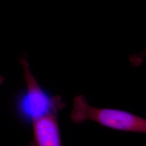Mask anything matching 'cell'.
I'll return each mask as SVG.
<instances>
[{
  "label": "cell",
  "instance_id": "6da1fadb",
  "mask_svg": "<svg viewBox=\"0 0 146 146\" xmlns=\"http://www.w3.org/2000/svg\"><path fill=\"white\" fill-rule=\"evenodd\" d=\"M70 117L76 125L89 121L113 130L146 134V119L124 110L93 107L83 95L74 99Z\"/></svg>",
  "mask_w": 146,
  "mask_h": 146
},
{
  "label": "cell",
  "instance_id": "3957f363",
  "mask_svg": "<svg viewBox=\"0 0 146 146\" xmlns=\"http://www.w3.org/2000/svg\"><path fill=\"white\" fill-rule=\"evenodd\" d=\"M58 114L47 115L32 123L33 138L29 146H62Z\"/></svg>",
  "mask_w": 146,
  "mask_h": 146
},
{
  "label": "cell",
  "instance_id": "277c9868",
  "mask_svg": "<svg viewBox=\"0 0 146 146\" xmlns=\"http://www.w3.org/2000/svg\"><path fill=\"white\" fill-rule=\"evenodd\" d=\"M145 58H146V49L142 52L131 55L129 58V60L133 66L139 67Z\"/></svg>",
  "mask_w": 146,
  "mask_h": 146
},
{
  "label": "cell",
  "instance_id": "7a4b0ae2",
  "mask_svg": "<svg viewBox=\"0 0 146 146\" xmlns=\"http://www.w3.org/2000/svg\"><path fill=\"white\" fill-rule=\"evenodd\" d=\"M21 63L26 88L16 99V111L20 120L31 125L47 115L59 113L65 107V104L60 96L49 94L40 86L25 57L21 58Z\"/></svg>",
  "mask_w": 146,
  "mask_h": 146
}]
</instances>
